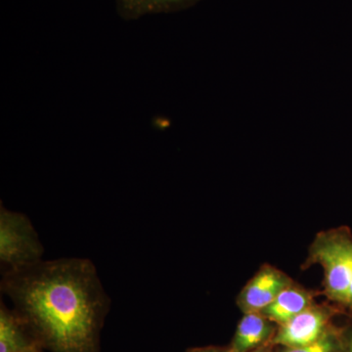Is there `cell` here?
I'll use <instances>...</instances> for the list:
<instances>
[{
  "label": "cell",
  "mask_w": 352,
  "mask_h": 352,
  "mask_svg": "<svg viewBox=\"0 0 352 352\" xmlns=\"http://www.w3.org/2000/svg\"><path fill=\"white\" fill-rule=\"evenodd\" d=\"M0 289L43 351L100 352L111 300L90 259H43L2 273Z\"/></svg>",
  "instance_id": "6da1fadb"
},
{
  "label": "cell",
  "mask_w": 352,
  "mask_h": 352,
  "mask_svg": "<svg viewBox=\"0 0 352 352\" xmlns=\"http://www.w3.org/2000/svg\"><path fill=\"white\" fill-rule=\"evenodd\" d=\"M307 265L319 264L324 271V293L342 308L352 309V234L346 227L316 236Z\"/></svg>",
  "instance_id": "7a4b0ae2"
},
{
  "label": "cell",
  "mask_w": 352,
  "mask_h": 352,
  "mask_svg": "<svg viewBox=\"0 0 352 352\" xmlns=\"http://www.w3.org/2000/svg\"><path fill=\"white\" fill-rule=\"evenodd\" d=\"M44 247L29 217L0 205L1 272L19 270L43 261Z\"/></svg>",
  "instance_id": "3957f363"
},
{
  "label": "cell",
  "mask_w": 352,
  "mask_h": 352,
  "mask_svg": "<svg viewBox=\"0 0 352 352\" xmlns=\"http://www.w3.org/2000/svg\"><path fill=\"white\" fill-rule=\"evenodd\" d=\"M335 314L333 307L314 303L287 323L278 326L270 346L296 347L311 344L333 328Z\"/></svg>",
  "instance_id": "277c9868"
},
{
  "label": "cell",
  "mask_w": 352,
  "mask_h": 352,
  "mask_svg": "<svg viewBox=\"0 0 352 352\" xmlns=\"http://www.w3.org/2000/svg\"><path fill=\"white\" fill-rule=\"evenodd\" d=\"M293 282L283 271L270 264H263L240 292L238 307L243 314L263 312Z\"/></svg>",
  "instance_id": "5b68a950"
},
{
  "label": "cell",
  "mask_w": 352,
  "mask_h": 352,
  "mask_svg": "<svg viewBox=\"0 0 352 352\" xmlns=\"http://www.w3.org/2000/svg\"><path fill=\"white\" fill-rule=\"evenodd\" d=\"M278 326L261 312L244 314L231 342V352H252L268 346Z\"/></svg>",
  "instance_id": "8992f818"
},
{
  "label": "cell",
  "mask_w": 352,
  "mask_h": 352,
  "mask_svg": "<svg viewBox=\"0 0 352 352\" xmlns=\"http://www.w3.org/2000/svg\"><path fill=\"white\" fill-rule=\"evenodd\" d=\"M314 303L312 292L293 282L261 314L277 326H281Z\"/></svg>",
  "instance_id": "52a82bcc"
},
{
  "label": "cell",
  "mask_w": 352,
  "mask_h": 352,
  "mask_svg": "<svg viewBox=\"0 0 352 352\" xmlns=\"http://www.w3.org/2000/svg\"><path fill=\"white\" fill-rule=\"evenodd\" d=\"M39 347L19 315L0 303V352H34Z\"/></svg>",
  "instance_id": "ba28073f"
},
{
  "label": "cell",
  "mask_w": 352,
  "mask_h": 352,
  "mask_svg": "<svg viewBox=\"0 0 352 352\" xmlns=\"http://www.w3.org/2000/svg\"><path fill=\"white\" fill-rule=\"evenodd\" d=\"M200 1L201 0H116V6L122 19L134 21L148 15L176 12Z\"/></svg>",
  "instance_id": "9c48e42d"
},
{
  "label": "cell",
  "mask_w": 352,
  "mask_h": 352,
  "mask_svg": "<svg viewBox=\"0 0 352 352\" xmlns=\"http://www.w3.org/2000/svg\"><path fill=\"white\" fill-rule=\"evenodd\" d=\"M340 333L342 331L333 327L311 344L296 347L278 346L279 349L276 352H340Z\"/></svg>",
  "instance_id": "30bf717a"
},
{
  "label": "cell",
  "mask_w": 352,
  "mask_h": 352,
  "mask_svg": "<svg viewBox=\"0 0 352 352\" xmlns=\"http://www.w3.org/2000/svg\"><path fill=\"white\" fill-rule=\"evenodd\" d=\"M340 352H352V327L342 330Z\"/></svg>",
  "instance_id": "8fae6325"
},
{
  "label": "cell",
  "mask_w": 352,
  "mask_h": 352,
  "mask_svg": "<svg viewBox=\"0 0 352 352\" xmlns=\"http://www.w3.org/2000/svg\"><path fill=\"white\" fill-rule=\"evenodd\" d=\"M186 352H231L230 347L219 346H208L201 347H193L189 349Z\"/></svg>",
  "instance_id": "7c38bea8"
},
{
  "label": "cell",
  "mask_w": 352,
  "mask_h": 352,
  "mask_svg": "<svg viewBox=\"0 0 352 352\" xmlns=\"http://www.w3.org/2000/svg\"><path fill=\"white\" fill-rule=\"evenodd\" d=\"M270 347V346L261 347V349H256V351L252 352H273Z\"/></svg>",
  "instance_id": "4fadbf2b"
},
{
  "label": "cell",
  "mask_w": 352,
  "mask_h": 352,
  "mask_svg": "<svg viewBox=\"0 0 352 352\" xmlns=\"http://www.w3.org/2000/svg\"><path fill=\"white\" fill-rule=\"evenodd\" d=\"M43 349H38V351H36L34 352H43Z\"/></svg>",
  "instance_id": "5bb4252c"
},
{
  "label": "cell",
  "mask_w": 352,
  "mask_h": 352,
  "mask_svg": "<svg viewBox=\"0 0 352 352\" xmlns=\"http://www.w3.org/2000/svg\"><path fill=\"white\" fill-rule=\"evenodd\" d=\"M36 351H38V349H36Z\"/></svg>",
  "instance_id": "9a60e30c"
}]
</instances>
